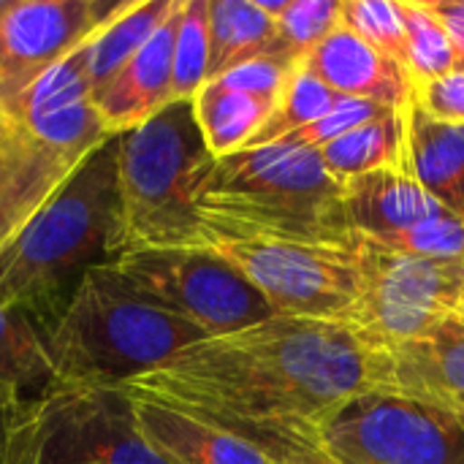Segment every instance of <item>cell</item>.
I'll return each instance as SVG.
<instances>
[{"label":"cell","instance_id":"1","mask_svg":"<svg viewBox=\"0 0 464 464\" xmlns=\"http://www.w3.org/2000/svg\"><path fill=\"white\" fill-rule=\"evenodd\" d=\"M122 392L204 419L275 462H318L321 424L370 392V348L340 321L275 315L198 340Z\"/></svg>","mask_w":464,"mask_h":464},{"label":"cell","instance_id":"2","mask_svg":"<svg viewBox=\"0 0 464 464\" xmlns=\"http://www.w3.org/2000/svg\"><path fill=\"white\" fill-rule=\"evenodd\" d=\"M122 253L117 136H111L0 250V304L24 313L46 343L84 272Z\"/></svg>","mask_w":464,"mask_h":464},{"label":"cell","instance_id":"3","mask_svg":"<svg viewBox=\"0 0 464 464\" xmlns=\"http://www.w3.org/2000/svg\"><path fill=\"white\" fill-rule=\"evenodd\" d=\"M207 340L158 307L109 264L84 272L60 321L46 334L54 389H122Z\"/></svg>","mask_w":464,"mask_h":464},{"label":"cell","instance_id":"4","mask_svg":"<svg viewBox=\"0 0 464 464\" xmlns=\"http://www.w3.org/2000/svg\"><path fill=\"white\" fill-rule=\"evenodd\" d=\"M196 209L198 215L353 250L356 234L345 218L343 185L329 177L318 150L288 141L215 160Z\"/></svg>","mask_w":464,"mask_h":464},{"label":"cell","instance_id":"5","mask_svg":"<svg viewBox=\"0 0 464 464\" xmlns=\"http://www.w3.org/2000/svg\"><path fill=\"white\" fill-rule=\"evenodd\" d=\"M212 163L188 101H174L152 120L117 136L125 253L188 245L198 223L196 198Z\"/></svg>","mask_w":464,"mask_h":464},{"label":"cell","instance_id":"6","mask_svg":"<svg viewBox=\"0 0 464 464\" xmlns=\"http://www.w3.org/2000/svg\"><path fill=\"white\" fill-rule=\"evenodd\" d=\"M185 247H201L228 261L275 315L340 321L356 291L351 250L329 242L198 215Z\"/></svg>","mask_w":464,"mask_h":464},{"label":"cell","instance_id":"7","mask_svg":"<svg viewBox=\"0 0 464 464\" xmlns=\"http://www.w3.org/2000/svg\"><path fill=\"white\" fill-rule=\"evenodd\" d=\"M356 291L340 318L367 348L413 340L454 315L464 296V264L389 250L353 237Z\"/></svg>","mask_w":464,"mask_h":464},{"label":"cell","instance_id":"8","mask_svg":"<svg viewBox=\"0 0 464 464\" xmlns=\"http://www.w3.org/2000/svg\"><path fill=\"white\" fill-rule=\"evenodd\" d=\"M109 266L204 337H223L275 318L269 302L228 261L201 247H136Z\"/></svg>","mask_w":464,"mask_h":464},{"label":"cell","instance_id":"9","mask_svg":"<svg viewBox=\"0 0 464 464\" xmlns=\"http://www.w3.org/2000/svg\"><path fill=\"white\" fill-rule=\"evenodd\" d=\"M16 464H169L122 389H54L27 416Z\"/></svg>","mask_w":464,"mask_h":464},{"label":"cell","instance_id":"10","mask_svg":"<svg viewBox=\"0 0 464 464\" xmlns=\"http://www.w3.org/2000/svg\"><path fill=\"white\" fill-rule=\"evenodd\" d=\"M321 464H464V427L421 402L367 392L318 430Z\"/></svg>","mask_w":464,"mask_h":464},{"label":"cell","instance_id":"11","mask_svg":"<svg viewBox=\"0 0 464 464\" xmlns=\"http://www.w3.org/2000/svg\"><path fill=\"white\" fill-rule=\"evenodd\" d=\"M120 5L122 0H0V117Z\"/></svg>","mask_w":464,"mask_h":464},{"label":"cell","instance_id":"12","mask_svg":"<svg viewBox=\"0 0 464 464\" xmlns=\"http://www.w3.org/2000/svg\"><path fill=\"white\" fill-rule=\"evenodd\" d=\"M84 46L87 41L38 76L16 106L0 117L35 147L68 166L84 163L111 139L95 109L92 84L84 68Z\"/></svg>","mask_w":464,"mask_h":464},{"label":"cell","instance_id":"13","mask_svg":"<svg viewBox=\"0 0 464 464\" xmlns=\"http://www.w3.org/2000/svg\"><path fill=\"white\" fill-rule=\"evenodd\" d=\"M370 392L421 402L464 427V324L449 315L413 340L370 348Z\"/></svg>","mask_w":464,"mask_h":464},{"label":"cell","instance_id":"14","mask_svg":"<svg viewBox=\"0 0 464 464\" xmlns=\"http://www.w3.org/2000/svg\"><path fill=\"white\" fill-rule=\"evenodd\" d=\"M182 0L160 22L152 38L130 57V63L95 95L98 117L109 136L128 133L174 103V38Z\"/></svg>","mask_w":464,"mask_h":464},{"label":"cell","instance_id":"15","mask_svg":"<svg viewBox=\"0 0 464 464\" xmlns=\"http://www.w3.org/2000/svg\"><path fill=\"white\" fill-rule=\"evenodd\" d=\"M302 65L340 98H359L400 109L413 95L405 68L343 24L318 44Z\"/></svg>","mask_w":464,"mask_h":464},{"label":"cell","instance_id":"16","mask_svg":"<svg viewBox=\"0 0 464 464\" xmlns=\"http://www.w3.org/2000/svg\"><path fill=\"white\" fill-rule=\"evenodd\" d=\"M343 207L353 234L367 239H386L449 212L413 177L408 155L394 169L345 182Z\"/></svg>","mask_w":464,"mask_h":464},{"label":"cell","instance_id":"17","mask_svg":"<svg viewBox=\"0 0 464 464\" xmlns=\"http://www.w3.org/2000/svg\"><path fill=\"white\" fill-rule=\"evenodd\" d=\"M130 400L144 438L169 464H277L258 446L204 419L155 400Z\"/></svg>","mask_w":464,"mask_h":464},{"label":"cell","instance_id":"18","mask_svg":"<svg viewBox=\"0 0 464 464\" xmlns=\"http://www.w3.org/2000/svg\"><path fill=\"white\" fill-rule=\"evenodd\" d=\"M79 166L52 158L0 120V250L8 247Z\"/></svg>","mask_w":464,"mask_h":464},{"label":"cell","instance_id":"19","mask_svg":"<svg viewBox=\"0 0 464 464\" xmlns=\"http://www.w3.org/2000/svg\"><path fill=\"white\" fill-rule=\"evenodd\" d=\"M405 128V155L424 190L464 220V125L438 122L408 98L400 106Z\"/></svg>","mask_w":464,"mask_h":464},{"label":"cell","instance_id":"20","mask_svg":"<svg viewBox=\"0 0 464 464\" xmlns=\"http://www.w3.org/2000/svg\"><path fill=\"white\" fill-rule=\"evenodd\" d=\"M177 0H122L117 14L101 24L84 46V68L98 95L152 38L160 22L171 14Z\"/></svg>","mask_w":464,"mask_h":464},{"label":"cell","instance_id":"21","mask_svg":"<svg viewBox=\"0 0 464 464\" xmlns=\"http://www.w3.org/2000/svg\"><path fill=\"white\" fill-rule=\"evenodd\" d=\"M272 111L275 103L226 87L223 82H207L193 98L196 125L215 160L245 150Z\"/></svg>","mask_w":464,"mask_h":464},{"label":"cell","instance_id":"22","mask_svg":"<svg viewBox=\"0 0 464 464\" xmlns=\"http://www.w3.org/2000/svg\"><path fill=\"white\" fill-rule=\"evenodd\" d=\"M277 24L256 0H209V82L264 54H275Z\"/></svg>","mask_w":464,"mask_h":464},{"label":"cell","instance_id":"23","mask_svg":"<svg viewBox=\"0 0 464 464\" xmlns=\"http://www.w3.org/2000/svg\"><path fill=\"white\" fill-rule=\"evenodd\" d=\"M318 155L329 177L337 179L340 185L364 174L400 166L405 160V128L400 109H392L343 133L340 139L321 147Z\"/></svg>","mask_w":464,"mask_h":464},{"label":"cell","instance_id":"24","mask_svg":"<svg viewBox=\"0 0 464 464\" xmlns=\"http://www.w3.org/2000/svg\"><path fill=\"white\" fill-rule=\"evenodd\" d=\"M0 386L30 405L54 392L44 334L24 313L5 304H0Z\"/></svg>","mask_w":464,"mask_h":464},{"label":"cell","instance_id":"25","mask_svg":"<svg viewBox=\"0 0 464 464\" xmlns=\"http://www.w3.org/2000/svg\"><path fill=\"white\" fill-rule=\"evenodd\" d=\"M340 103V95H334L321 79H315L302 63L291 71L275 111L269 114V120L264 122V128L250 139V147H266L275 141H283L285 136L313 125L315 120H321L326 111H332Z\"/></svg>","mask_w":464,"mask_h":464},{"label":"cell","instance_id":"26","mask_svg":"<svg viewBox=\"0 0 464 464\" xmlns=\"http://www.w3.org/2000/svg\"><path fill=\"white\" fill-rule=\"evenodd\" d=\"M405 27H408V49H405V73L411 84H424L438 76L457 71V49L432 14L427 0H400Z\"/></svg>","mask_w":464,"mask_h":464},{"label":"cell","instance_id":"27","mask_svg":"<svg viewBox=\"0 0 464 464\" xmlns=\"http://www.w3.org/2000/svg\"><path fill=\"white\" fill-rule=\"evenodd\" d=\"M209 82V0H182L174 38V101H188Z\"/></svg>","mask_w":464,"mask_h":464},{"label":"cell","instance_id":"28","mask_svg":"<svg viewBox=\"0 0 464 464\" xmlns=\"http://www.w3.org/2000/svg\"><path fill=\"white\" fill-rule=\"evenodd\" d=\"M275 24V54L291 63H302L343 24V0H288Z\"/></svg>","mask_w":464,"mask_h":464},{"label":"cell","instance_id":"29","mask_svg":"<svg viewBox=\"0 0 464 464\" xmlns=\"http://www.w3.org/2000/svg\"><path fill=\"white\" fill-rule=\"evenodd\" d=\"M343 27L405 68L408 27L400 0H343Z\"/></svg>","mask_w":464,"mask_h":464},{"label":"cell","instance_id":"30","mask_svg":"<svg viewBox=\"0 0 464 464\" xmlns=\"http://www.w3.org/2000/svg\"><path fill=\"white\" fill-rule=\"evenodd\" d=\"M372 242H378L389 250H397V253H408V256L464 264V220L451 212L438 215V218H432L421 226H413L402 234H394L386 239H372Z\"/></svg>","mask_w":464,"mask_h":464},{"label":"cell","instance_id":"31","mask_svg":"<svg viewBox=\"0 0 464 464\" xmlns=\"http://www.w3.org/2000/svg\"><path fill=\"white\" fill-rule=\"evenodd\" d=\"M296 65L299 63H291L280 54H264V57H256L250 63L237 65L234 71H228L212 82H223L226 87H234L239 92H247L253 98H261V101H269L277 106V98H280V92H283V87H285V82Z\"/></svg>","mask_w":464,"mask_h":464},{"label":"cell","instance_id":"32","mask_svg":"<svg viewBox=\"0 0 464 464\" xmlns=\"http://www.w3.org/2000/svg\"><path fill=\"white\" fill-rule=\"evenodd\" d=\"M411 101L421 114L438 122L464 125V71H451L432 82L416 84Z\"/></svg>","mask_w":464,"mask_h":464},{"label":"cell","instance_id":"33","mask_svg":"<svg viewBox=\"0 0 464 464\" xmlns=\"http://www.w3.org/2000/svg\"><path fill=\"white\" fill-rule=\"evenodd\" d=\"M35 405L0 386V464H16L22 430Z\"/></svg>","mask_w":464,"mask_h":464},{"label":"cell","instance_id":"34","mask_svg":"<svg viewBox=\"0 0 464 464\" xmlns=\"http://www.w3.org/2000/svg\"><path fill=\"white\" fill-rule=\"evenodd\" d=\"M457 49V71H464V0H427Z\"/></svg>","mask_w":464,"mask_h":464},{"label":"cell","instance_id":"35","mask_svg":"<svg viewBox=\"0 0 464 464\" xmlns=\"http://www.w3.org/2000/svg\"><path fill=\"white\" fill-rule=\"evenodd\" d=\"M454 318H457L459 324H464V296H462V302H459V307L454 310Z\"/></svg>","mask_w":464,"mask_h":464},{"label":"cell","instance_id":"36","mask_svg":"<svg viewBox=\"0 0 464 464\" xmlns=\"http://www.w3.org/2000/svg\"><path fill=\"white\" fill-rule=\"evenodd\" d=\"M277 464H321V462H315V459H285V462H277Z\"/></svg>","mask_w":464,"mask_h":464}]
</instances>
